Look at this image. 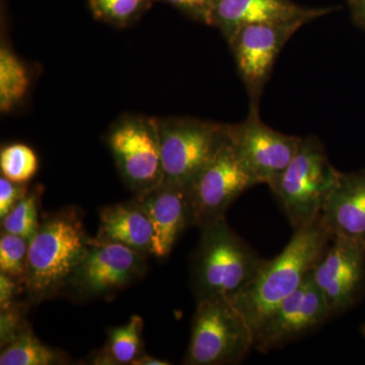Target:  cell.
Returning <instances> with one entry per match:
<instances>
[{
	"label": "cell",
	"mask_w": 365,
	"mask_h": 365,
	"mask_svg": "<svg viewBox=\"0 0 365 365\" xmlns=\"http://www.w3.org/2000/svg\"><path fill=\"white\" fill-rule=\"evenodd\" d=\"M78 209L66 208L48 215L29 242L25 294L39 302L66 290L90 249Z\"/></svg>",
	"instance_id": "7a4b0ae2"
},
{
	"label": "cell",
	"mask_w": 365,
	"mask_h": 365,
	"mask_svg": "<svg viewBox=\"0 0 365 365\" xmlns=\"http://www.w3.org/2000/svg\"><path fill=\"white\" fill-rule=\"evenodd\" d=\"M39 160L35 151L24 143H13L1 148L0 170L2 177L18 184H28L37 174Z\"/></svg>",
	"instance_id": "603a6c76"
},
{
	"label": "cell",
	"mask_w": 365,
	"mask_h": 365,
	"mask_svg": "<svg viewBox=\"0 0 365 365\" xmlns=\"http://www.w3.org/2000/svg\"><path fill=\"white\" fill-rule=\"evenodd\" d=\"M29 191L28 184H18L6 178H0V220L6 217Z\"/></svg>",
	"instance_id": "4316f807"
},
{
	"label": "cell",
	"mask_w": 365,
	"mask_h": 365,
	"mask_svg": "<svg viewBox=\"0 0 365 365\" xmlns=\"http://www.w3.org/2000/svg\"><path fill=\"white\" fill-rule=\"evenodd\" d=\"M331 242L332 235L321 216L297 228L284 250L272 260H266L248 287L230 299L255 334L274 309L299 289Z\"/></svg>",
	"instance_id": "6da1fadb"
},
{
	"label": "cell",
	"mask_w": 365,
	"mask_h": 365,
	"mask_svg": "<svg viewBox=\"0 0 365 365\" xmlns=\"http://www.w3.org/2000/svg\"><path fill=\"white\" fill-rule=\"evenodd\" d=\"M340 173L319 138L302 139L292 162L270 186L294 230L306 227L321 215Z\"/></svg>",
	"instance_id": "277c9868"
},
{
	"label": "cell",
	"mask_w": 365,
	"mask_h": 365,
	"mask_svg": "<svg viewBox=\"0 0 365 365\" xmlns=\"http://www.w3.org/2000/svg\"><path fill=\"white\" fill-rule=\"evenodd\" d=\"M355 19L362 26H365V0H350Z\"/></svg>",
	"instance_id": "f1b7e54d"
},
{
	"label": "cell",
	"mask_w": 365,
	"mask_h": 365,
	"mask_svg": "<svg viewBox=\"0 0 365 365\" xmlns=\"http://www.w3.org/2000/svg\"><path fill=\"white\" fill-rule=\"evenodd\" d=\"M312 275L325 297L331 317L345 313L364 294L365 248L333 237Z\"/></svg>",
	"instance_id": "4fadbf2b"
},
{
	"label": "cell",
	"mask_w": 365,
	"mask_h": 365,
	"mask_svg": "<svg viewBox=\"0 0 365 365\" xmlns=\"http://www.w3.org/2000/svg\"><path fill=\"white\" fill-rule=\"evenodd\" d=\"M31 86L28 69L4 42L0 48V110L13 111L21 104Z\"/></svg>",
	"instance_id": "ffe728a7"
},
{
	"label": "cell",
	"mask_w": 365,
	"mask_h": 365,
	"mask_svg": "<svg viewBox=\"0 0 365 365\" xmlns=\"http://www.w3.org/2000/svg\"><path fill=\"white\" fill-rule=\"evenodd\" d=\"M227 134L240 157L260 184L272 186L292 162L302 137L287 135L269 127L259 117V109L237 124H227Z\"/></svg>",
	"instance_id": "8fae6325"
},
{
	"label": "cell",
	"mask_w": 365,
	"mask_h": 365,
	"mask_svg": "<svg viewBox=\"0 0 365 365\" xmlns=\"http://www.w3.org/2000/svg\"><path fill=\"white\" fill-rule=\"evenodd\" d=\"M66 353L41 342L30 328L4 346L0 365H56L68 364Z\"/></svg>",
	"instance_id": "d6986e66"
},
{
	"label": "cell",
	"mask_w": 365,
	"mask_h": 365,
	"mask_svg": "<svg viewBox=\"0 0 365 365\" xmlns=\"http://www.w3.org/2000/svg\"><path fill=\"white\" fill-rule=\"evenodd\" d=\"M21 292H25V287L21 282L0 273V309H6L16 304Z\"/></svg>",
	"instance_id": "83f0119b"
},
{
	"label": "cell",
	"mask_w": 365,
	"mask_h": 365,
	"mask_svg": "<svg viewBox=\"0 0 365 365\" xmlns=\"http://www.w3.org/2000/svg\"><path fill=\"white\" fill-rule=\"evenodd\" d=\"M25 312L24 304L19 302L9 309H1V347L9 344L29 329Z\"/></svg>",
	"instance_id": "484cf974"
},
{
	"label": "cell",
	"mask_w": 365,
	"mask_h": 365,
	"mask_svg": "<svg viewBox=\"0 0 365 365\" xmlns=\"http://www.w3.org/2000/svg\"><path fill=\"white\" fill-rule=\"evenodd\" d=\"M143 319L141 317H130L126 324L108 330L104 347L93 355L91 364L128 365L133 364L144 352Z\"/></svg>",
	"instance_id": "ac0fdd59"
},
{
	"label": "cell",
	"mask_w": 365,
	"mask_h": 365,
	"mask_svg": "<svg viewBox=\"0 0 365 365\" xmlns=\"http://www.w3.org/2000/svg\"><path fill=\"white\" fill-rule=\"evenodd\" d=\"M95 239L116 242L139 253L153 256V225L136 198L101 209L100 225Z\"/></svg>",
	"instance_id": "e0dca14e"
},
{
	"label": "cell",
	"mask_w": 365,
	"mask_h": 365,
	"mask_svg": "<svg viewBox=\"0 0 365 365\" xmlns=\"http://www.w3.org/2000/svg\"><path fill=\"white\" fill-rule=\"evenodd\" d=\"M360 332H361V335L364 336V338L365 339V324L361 326V328H360Z\"/></svg>",
	"instance_id": "4dcf8cb0"
},
{
	"label": "cell",
	"mask_w": 365,
	"mask_h": 365,
	"mask_svg": "<svg viewBox=\"0 0 365 365\" xmlns=\"http://www.w3.org/2000/svg\"><path fill=\"white\" fill-rule=\"evenodd\" d=\"M170 362L168 360H163L160 359H155V357L150 356V355L143 353L140 357H138L133 362L132 365H169Z\"/></svg>",
	"instance_id": "f546056e"
},
{
	"label": "cell",
	"mask_w": 365,
	"mask_h": 365,
	"mask_svg": "<svg viewBox=\"0 0 365 365\" xmlns=\"http://www.w3.org/2000/svg\"><path fill=\"white\" fill-rule=\"evenodd\" d=\"M319 216L332 239L348 240L365 248V172L340 173Z\"/></svg>",
	"instance_id": "2e32d148"
},
{
	"label": "cell",
	"mask_w": 365,
	"mask_h": 365,
	"mask_svg": "<svg viewBox=\"0 0 365 365\" xmlns=\"http://www.w3.org/2000/svg\"><path fill=\"white\" fill-rule=\"evenodd\" d=\"M163 181L188 187L227 138V124L191 117L158 118Z\"/></svg>",
	"instance_id": "52a82bcc"
},
{
	"label": "cell",
	"mask_w": 365,
	"mask_h": 365,
	"mask_svg": "<svg viewBox=\"0 0 365 365\" xmlns=\"http://www.w3.org/2000/svg\"><path fill=\"white\" fill-rule=\"evenodd\" d=\"M146 256L123 245L93 237L66 290L81 300L110 299L143 275Z\"/></svg>",
	"instance_id": "9c48e42d"
},
{
	"label": "cell",
	"mask_w": 365,
	"mask_h": 365,
	"mask_svg": "<svg viewBox=\"0 0 365 365\" xmlns=\"http://www.w3.org/2000/svg\"><path fill=\"white\" fill-rule=\"evenodd\" d=\"M43 189L35 187L1 220V232L19 235L30 242L40 227L39 206Z\"/></svg>",
	"instance_id": "7402d4cb"
},
{
	"label": "cell",
	"mask_w": 365,
	"mask_h": 365,
	"mask_svg": "<svg viewBox=\"0 0 365 365\" xmlns=\"http://www.w3.org/2000/svg\"><path fill=\"white\" fill-rule=\"evenodd\" d=\"M254 342L253 329L232 300H198L182 364H237L248 356Z\"/></svg>",
	"instance_id": "5b68a950"
},
{
	"label": "cell",
	"mask_w": 365,
	"mask_h": 365,
	"mask_svg": "<svg viewBox=\"0 0 365 365\" xmlns=\"http://www.w3.org/2000/svg\"><path fill=\"white\" fill-rule=\"evenodd\" d=\"M106 143L125 185L143 195L163 181L158 118L123 115L110 126Z\"/></svg>",
	"instance_id": "8992f818"
},
{
	"label": "cell",
	"mask_w": 365,
	"mask_h": 365,
	"mask_svg": "<svg viewBox=\"0 0 365 365\" xmlns=\"http://www.w3.org/2000/svg\"><path fill=\"white\" fill-rule=\"evenodd\" d=\"M259 184L227 134L213 158L187 187L192 227L225 217L237 197Z\"/></svg>",
	"instance_id": "ba28073f"
},
{
	"label": "cell",
	"mask_w": 365,
	"mask_h": 365,
	"mask_svg": "<svg viewBox=\"0 0 365 365\" xmlns=\"http://www.w3.org/2000/svg\"><path fill=\"white\" fill-rule=\"evenodd\" d=\"M134 198L143 205L153 225V256L165 258L186 228L192 227L186 187L162 182Z\"/></svg>",
	"instance_id": "5bb4252c"
},
{
	"label": "cell",
	"mask_w": 365,
	"mask_h": 365,
	"mask_svg": "<svg viewBox=\"0 0 365 365\" xmlns=\"http://www.w3.org/2000/svg\"><path fill=\"white\" fill-rule=\"evenodd\" d=\"M199 230L191 271L197 302L215 297L232 299L254 280L266 259L230 227L225 217Z\"/></svg>",
	"instance_id": "3957f363"
},
{
	"label": "cell",
	"mask_w": 365,
	"mask_h": 365,
	"mask_svg": "<svg viewBox=\"0 0 365 365\" xmlns=\"http://www.w3.org/2000/svg\"><path fill=\"white\" fill-rule=\"evenodd\" d=\"M170 4L192 20L215 26L216 0H160Z\"/></svg>",
	"instance_id": "d4e9b609"
},
{
	"label": "cell",
	"mask_w": 365,
	"mask_h": 365,
	"mask_svg": "<svg viewBox=\"0 0 365 365\" xmlns=\"http://www.w3.org/2000/svg\"><path fill=\"white\" fill-rule=\"evenodd\" d=\"M331 11V7L307 9L292 0H216L215 26L228 41L244 26L297 21L307 24Z\"/></svg>",
	"instance_id": "9a60e30c"
},
{
	"label": "cell",
	"mask_w": 365,
	"mask_h": 365,
	"mask_svg": "<svg viewBox=\"0 0 365 365\" xmlns=\"http://www.w3.org/2000/svg\"><path fill=\"white\" fill-rule=\"evenodd\" d=\"M306 21L257 24L242 26L227 41L240 76L250 97V109H259V101L268 83L278 55Z\"/></svg>",
	"instance_id": "30bf717a"
},
{
	"label": "cell",
	"mask_w": 365,
	"mask_h": 365,
	"mask_svg": "<svg viewBox=\"0 0 365 365\" xmlns=\"http://www.w3.org/2000/svg\"><path fill=\"white\" fill-rule=\"evenodd\" d=\"M157 1L160 0H88V6L101 23L127 28L140 20Z\"/></svg>",
	"instance_id": "44dd1931"
},
{
	"label": "cell",
	"mask_w": 365,
	"mask_h": 365,
	"mask_svg": "<svg viewBox=\"0 0 365 365\" xmlns=\"http://www.w3.org/2000/svg\"><path fill=\"white\" fill-rule=\"evenodd\" d=\"M330 318L325 297L311 272L299 289L283 300L257 331L254 348L261 353L281 348L318 330Z\"/></svg>",
	"instance_id": "7c38bea8"
},
{
	"label": "cell",
	"mask_w": 365,
	"mask_h": 365,
	"mask_svg": "<svg viewBox=\"0 0 365 365\" xmlns=\"http://www.w3.org/2000/svg\"><path fill=\"white\" fill-rule=\"evenodd\" d=\"M29 242L19 235L1 232L0 237V273L19 281L25 287L28 266Z\"/></svg>",
	"instance_id": "cb8c5ba5"
}]
</instances>
